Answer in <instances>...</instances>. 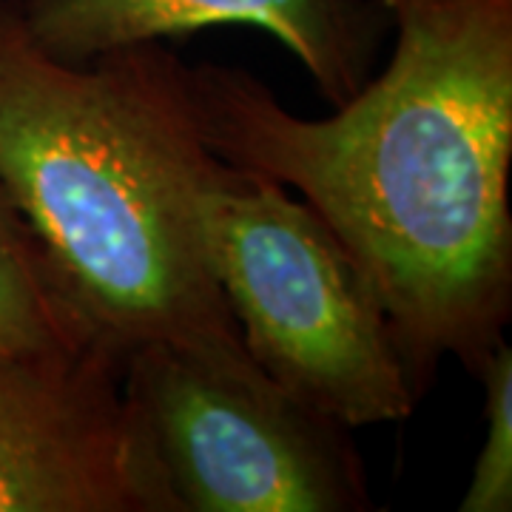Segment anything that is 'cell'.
I'll list each match as a JSON object with an SVG mask.
<instances>
[{
	"mask_svg": "<svg viewBox=\"0 0 512 512\" xmlns=\"http://www.w3.org/2000/svg\"><path fill=\"white\" fill-rule=\"evenodd\" d=\"M379 3L393 57L330 117L222 63L191 66V97L222 163L296 188L359 262L421 399L512 316V0Z\"/></svg>",
	"mask_w": 512,
	"mask_h": 512,
	"instance_id": "6da1fadb",
	"label": "cell"
},
{
	"mask_svg": "<svg viewBox=\"0 0 512 512\" xmlns=\"http://www.w3.org/2000/svg\"><path fill=\"white\" fill-rule=\"evenodd\" d=\"M205 146L191 66L160 40L66 63L0 0V183L111 345L188 350L265 376L202 242ZM268 379V376H265Z\"/></svg>",
	"mask_w": 512,
	"mask_h": 512,
	"instance_id": "7a4b0ae2",
	"label": "cell"
},
{
	"mask_svg": "<svg viewBox=\"0 0 512 512\" xmlns=\"http://www.w3.org/2000/svg\"><path fill=\"white\" fill-rule=\"evenodd\" d=\"M202 242L242 345L285 396L348 430L416 410L379 296L308 202L222 163L202 194Z\"/></svg>",
	"mask_w": 512,
	"mask_h": 512,
	"instance_id": "3957f363",
	"label": "cell"
},
{
	"mask_svg": "<svg viewBox=\"0 0 512 512\" xmlns=\"http://www.w3.org/2000/svg\"><path fill=\"white\" fill-rule=\"evenodd\" d=\"M123 399L171 512L373 510L350 430L171 345L126 356Z\"/></svg>",
	"mask_w": 512,
	"mask_h": 512,
	"instance_id": "277c9868",
	"label": "cell"
},
{
	"mask_svg": "<svg viewBox=\"0 0 512 512\" xmlns=\"http://www.w3.org/2000/svg\"><path fill=\"white\" fill-rule=\"evenodd\" d=\"M126 353L0 342V512H171L123 399Z\"/></svg>",
	"mask_w": 512,
	"mask_h": 512,
	"instance_id": "5b68a950",
	"label": "cell"
},
{
	"mask_svg": "<svg viewBox=\"0 0 512 512\" xmlns=\"http://www.w3.org/2000/svg\"><path fill=\"white\" fill-rule=\"evenodd\" d=\"M20 9L37 43L66 63L208 26H256L333 109L365 86L390 26L379 0H20Z\"/></svg>",
	"mask_w": 512,
	"mask_h": 512,
	"instance_id": "8992f818",
	"label": "cell"
},
{
	"mask_svg": "<svg viewBox=\"0 0 512 512\" xmlns=\"http://www.w3.org/2000/svg\"><path fill=\"white\" fill-rule=\"evenodd\" d=\"M0 342L15 348L83 350L111 345L0 183ZM117 348V345H114ZM120 350V348H117Z\"/></svg>",
	"mask_w": 512,
	"mask_h": 512,
	"instance_id": "52a82bcc",
	"label": "cell"
},
{
	"mask_svg": "<svg viewBox=\"0 0 512 512\" xmlns=\"http://www.w3.org/2000/svg\"><path fill=\"white\" fill-rule=\"evenodd\" d=\"M487 402V436L478 450L470 487L461 501V512H510L512 510V348L498 342L476 373Z\"/></svg>",
	"mask_w": 512,
	"mask_h": 512,
	"instance_id": "ba28073f",
	"label": "cell"
}]
</instances>
